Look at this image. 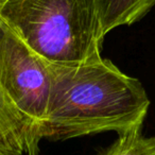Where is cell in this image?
I'll return each instance as SVG.
<instances>
[{
  "label": "cell",
  "instance_id": "7",
  "mask_svg": "<svg viewBox=\"0 0 155 155\" xmlns=\"http://www.w3.org/2000/svg\"><path fill=\"white\" fill-rule=\"evenodd\" d=\"M5 0H0V2H1V5H2V3L5 2Z\"/></svg>",
  "mask_w": 155,
  "mask_h": 155
},
{
  "label": "cell",
  "instance_id": "6",
  "mask_svg": "<svg viewBox=\"0 0 155 155\" xmlns=\"http://www.w3.org/2000/svg\"><path fill=\"white\" fill-rule=\"evenodd\" d=\"M101 155H155V136L142 134V125L118 134V138Z\"/></svg>",
  "mask_w": 155,
  "mask_h": 155
},
{
  "label": "cell",
  "instance_id": "2",
  "mask_svg": "<svg viewBox=\"0 0 155 155\" xmlns=\"http://www.w3.org/2000/svg\"><path fill=\"white\" fill-rule=\"evenodd\" d=\"M0 17L49 64H80L101 54L96 0H5Z\"/></svg>",
  "mask_w": 155,
  "mask_h": 155
},
{
  "label": "cell",
  "instance_id": "3",
  "mask_svg": "<svg viewBox=\"0 0 155 155\" xmlns=\"http://www.w3.org/2000/svg\"><path fill=\"white\" fill-rule=\"evenodd\" d=\"M50 87V64L0 17V88L26 130V155L39 153Z\"/></svg>",
  "mask_w": 155,
  "mask_h": 155
},
{
  "label": "cell",
  "instance_id": "4",
  "mask_svg": "<svg viewBox=\"0 0 155 155\" xmlns=\"http://www.w3.org/2000/svg\"><path fill=\"white\" fill-rule=\"evenodd\" d=\"M102 32L107 33L121 26H131L144 17L155 0H96Z\"/></svg>",
  "mask_w": 155,
  "mask_h": 155
},
{
  "label": "cell",
  "instance_id": "1",
  "mask_svg": "<svg viewBox=\"0 0 155 155\" xmlns=\"http://www.w3.org/2000/svg\"><path fill=\"white\" fill-rule=\"evenodd\" d=\"M44 139L66 140L143 124L150 100L140 81L101 54L73 65H52Z\"/></svg>",
  "mask_w": 155,
  "mask_h": 155
},
{
  "label": "cell",
  "instance_id": "5",
  "mask_svg": "<svg viewBox=\"0 0 155 155\" xmlns=\"http://www.w3.org/2000/svg\"><path fill=\"white\" fill-rule=\"evenodd\" d=\"M26 130L0 88V155H25Z\"/></svg>",
  "mask_w": 155,
  "mask_h": 155
},
{
  "label": "cell",
  "instance_id": "8",
  "mask_svg": "<svg viewBox=\"0 0 155 155\" xmlns=\"http://www.w3.org/2000/svg\"><path fill=\"white\" fill-rule=\"evenodd\" d=\"M0 7H1V2H0Z\"/></svg>",
  "mask_w": 155,
  "mask_h": 155
}]
</instances>
